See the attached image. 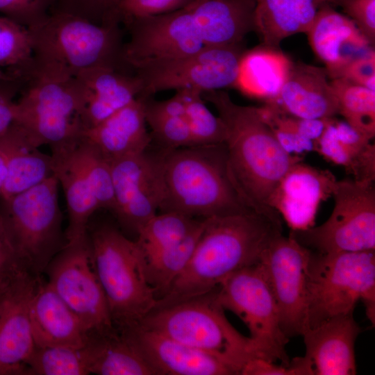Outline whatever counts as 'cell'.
<instances>
[{"mask_svg":"<svg viewBox=\"0 0 375 375\" xmlns=\"http://www.w3.org/2000/svg\"><path fill=\"white\" fill-rule=\"evenodd\" d=\"M34 65L28 28L0 15V68L22 82Z\"/></svg>","mask_w":375,"mask_h":375,"instance_id":"d590c367","label":"cell"},{"mask_svg":"<svg viewBox=\"0 0 375 375\" xmlns=\"http://www.w3.org/2000/svg\"><path fill=\"white\" fill-rule=\"evenodd\" d=\"M160 170V212L206 219L252 209L231 179L224 143L162 149Z\"/></svg>","mask_w":375,"mask_h":375,"instance_id":"3957f363","label":"cell"},{"mask_svg":"<svg viewBox=\"0 0 375 375\" xmlns=\"http://www.w3.org/2000/svg\"><path fill=\"white\" fill-rule=\"evenodd\" d=\"M338 78H344L375 91V52L358 57L347 64Z\"/></svg>","mask_w":375,"mask_h":375,"instance_id":"7dc6e473","label":"cell"},{"mask_svg":"<svg viewBox=\"0 0 375 375\" xmlns=\"http://www.w3.org/2000/svg\"><path fill=\"white\" fill-rule=\"evenodd\" d=\"M306 33L312 51L324 63L332 79L338 78L351 61L373 50L355 23L331 5L318 11Z\"/></svg>","mask_w":375,"mask_h":375,"instance_id":"7402d4cb","label":"cell"},{"mask_svg":"<svg viewBox=\"0 0 375 375\" xmlns=\"http://www.w3.org/2000/svg\"><path fill=\"white\" fill-rule=\"evenodd\" d=\"M83 350L90 374L156 375L132 341L116 326L89 333Z\"/></svg>","mask_w":375,"mask_h":375,"instance_id":"f546056e","label":"cell"},{"mask_svg":"<svg viewBox=\"0 0 375 375\" xmlns=\"http://www.w3.org/2000/svg\"><path fill=\"white\" fill-rule=\"evenodd\" d=\"M130 33L124 60L133 72L143 65L194 53L204 45L192 17L184 7L155 16L124 22Z\"/></svg>","mask_w":375,"mask_h":375,"instance_id":"9a60e30c","label":"cell"},{"mask_svg":"<svg viewBox=\"0 0 375 375\" xmlns=\"http://www.w3.org/2000/svg\"><path fill=\"white\" fill-rule=\"evenodd\" d=\"M242 375H311L310 367L303 357H297L288 365H277L261 358L249 360L242 369Z\"/></svg>","mask_w":375,"mask_h":375,"instance_id":"f6af8a7d","label":"cell"},{"mask_svg":"<svg viewBox=\"0 0 375 375\" xmlns=\"http://www.w3.org/2000/svg\"><path fill=\"white\" fill-rule=\"evenodd\" d=\"M314 151L345 167L354 179L368 180L375 176L374 144L346 121L329 118L322 134L314 143Z\"/></svg>","mask_w":375,"mask_h":375,"instance_id":"f1b7e54d","label":"cell"},{"mask_svg":"<svg viewBox=\"0 0 375 375\" xmlns=\"http://www.w3.org/2000/svg\"><path fill=\"white\" fill-rule=\"evenodd\" d=\"M0 151L6 166L0 199L10 198L54 176L51 155L40 151L15 123L0 137Z\"/></svg>","mask_w":375,"mask_h":375,"instance_id":"83f0119b","label":"cell"},{"mask_svg":"<svg viewBox=\"0 0 375 375\" xmlns=\"http://www.w3.org/2000/svg\"><path fill=\"white\" fill-rule=\"evenodd\" d=\"M143 98L137 97L82 136L109 162L147 150L151 137L147 128Z\"/></svg>","mask_w":375,"mask_h":375,"instance_id":"484cf974","label":"cell"},{"mask_svg":"<svg viewBox=\"0 0 375 375\" xmlns=\"http://www.w3.org/2000/svg\"><path fill=\"white\" fill-rule=\"evenodd\" d=\"M26 374L85 375L90 372L83 347L37 346L27 362Z\"/></svg>","mask_w":375,"mask_h":375,"instance_id":"74e56055","label":"cell"},{"mask_svg":"<svg viewBox=\"0 0 375 375\" xmlns=\"http://www.w3.org/2000/svg\"><path fill=\"white\" fill-rule=\"evenodd\" d=\"M137 324L213 356L234 374H240L249 360L258 358L249 337L238 332L226 317L217 288L155 308Z\"/></svg>","mask_w":375,"mask_h":375,"instance_id":"277c9868","label":"cell"},{"mask_svg":"<svg viewBox=\"0 0 375 375\" xmlns=\"http://www.w3.org/2000/svg\"><path fill=\"white\" fill-rule=\"evenodd\" d=\"M359 301L374 324L375 250L321 253L312 251L307 283V326L353 313ZM304 332V331H303Z\"/></svg>","mask_w":375,"mask_h":375,"instance_id":"ba28073f","label":"cell"},{"mask_svg":"<svg viewBox=\"0 0 375 375\" xmlns=\"http://www.w3.org/2000/svg\"><path fill=\"white\" fill-rule=\"evenodd\" d=\"M328 119H304L292 116V121L297 131L314 143L322 134Z\"/></svg>","mask_w":375,"mask_h":375,"instance_id":"f907efd6","label":"cell"},{"mask_svg":"<svg viewBox=\"0 0 375 375\" xmlns=\"http://www.w3.org/2000/svg\"><path fill=\"white\" fill-rule=\"evenodd\" d=\"M312 251L291 235L274 238L258 264L278 311L281 328L289 339L303 334L307 326V283Z\"/></svg>","mask_w":375,"mask_h":375,"instance_id":"5bb4252c","label":"cell"},{"mask_svg":"<svg viewBox=\"0 0 375 375\" xmlns=\"http://www.w3.org/2000/svg\"><path fill=\"white\" fill-rule=\"evenodd\" d=\"M74 78L84 131L131 103L142 91V81L136 74L114 67L90 68Z\"/></svg>","mask_w":375,"mask_h":375,"instance_id":"ffe728a7","label":"cell"},{"mask_svg":"<svg viewBox=\"0 0 375 375\" xmlns=\"http://www.w3.org/2000/svg\"><path fill=\"white\" fill-rule=\"evenodd\" d=\"M292 63L284 53L270 47L244 53L235 86L250 97L271 101L278 94Z\"/></svg>","mask_w":375,"mask_h":375,"instance_id":"4dcf8cb0","label":"cell"},{"mask_svg":"<svg viewBox=\"0 0 375 375\" xmlns=\"http://www.w3.org/2000/svg\"><path fill=\"white\" fill-rule=\"evenodd\" d=\"M19 90L13 123L36 147L51 148L81 137V97L74 76L34 60Z\"/></svg>","mask_w":375,"mask_h":375,"instance_id":"8992f818","label":"cell"},{"mask_svg":"<svg viewBox=\"0 0 375 375\" xmlns=\"http://www.w3.org/2000/svg\"><path fill=\"white\" fill-rule=\"evenodd\" d=\"M40 276L28 274L6 292L0 307V375L26 374L36 344L29 303Z\"/></svg>","mask_w":375,"mask_h":375,"instance_id":"ac0fdd59","label":"cell"},{"mask_svg":"<svg viewBox=\"0 0 375 375\" xmlns=\"http://www.w3.org/2000/svg\"><path fill=\"white\" fill-rule=\"evenodd\" d=\"M28 274L31 273L17 256L0 222V288L10 287Z\"/></svg>","mask_w":375,"mask_h":375,"instance_id":"bcb514c9","label":"cell"},{"mask_svg":"<svg viewBox=\"0 0 375 375\" xmlns=\"http://www.w3.org/2000/svg\"><path fill=\"white\" fill-rule=\"evenodd\" d=\"M254 26L264 46L273 49L301 33L292 0H256Z\"/></svg>","mask_w":375,"mask_h":375,"instance_id":"e575fe53","label":"cell"},{"mask_svg":"<svg viewBox=\"0 0 375 375\" xmlns=\"http://www.w3.org/2000/svg\"><path fill=\"white\" fill-rule=\"evenodd\" d=\"M185 118L187 121L192 146L223 144L226 137L225 125L214 115L203 101L201 92L184 89Z\"/></svg>","mask_w":375,"mask_h":375,"instance_id":"8d00e7d4","label":"cell"},{"mask_svg":"<svg viewBox=\"0 0 375 375\" xmlns=\"http://www.w3.org/2000/svg\"><path fill=\"white\" fill-rule=\"evenodd\" d=\"M282 231L278 212L250 209L206 218L188 264L165 294L157 300L155 308L217 288L235 272L257 263L262 251Z\"/></svg>","mask_w":375,"mask_h":375,"instance_id":"6da1fadb","label":"cell"},{"mask_svg":"<svg viewBox=\"0 0 375 375\" xmlns=\"http://www.w3.org/2000/svg\"><path fill=\"white\" fill-rule=\"evenodd\" d=\"M201 94L215 106L225 125L228 169L239 195L255 210L278 212L268 205L269 199L301 158L281 147L256 107L238 105L221 90Z\"/></svg>","mask_w":375,"mask_h":375,"instance_id":"7a4b0ae2","label":"cell"},{"mask_svg":"<svg viewBox=\"0 0 375 375\" xmlns=\"http://www.w3.org/2000/svg\"><path fill=\"white\" fill-rule=\"evenodd\" d=\"M120 24L100 25L56 12L28 28L34 60L76 76L108 67L132 72L124 60Z\"/></svg>","mask_w":375,"mask_h":375,"instance_id":"5b68a950","label":"cell"},{"mask_svg":"<svg viewBox=\"0 0 375 375\" xmlns=\"http://www.w3.org/2000/svg\"><path fill=\"white\" fill-rule=\"evenodd\" d=\"M243 53L240 44L203 46L188 56L140 67L133 70L142 84L140 96L168 90L204 92L235 86Z\"/></svg>","mask_w":375,"mask_h":375,"instance_id":"7c38bea8","label":"cell"},{"mask_svg":"<svg viewBox=\"0 0 375 375\" xmlns=\"http://www.w3.org/2000/svg\"><path fill=\"white\" fill-rule=\"evenodd\" d=\"M13 82H19V81L8 72L0 68V83L4 84Z\"/></svg>","mask_w":375,"mask_h":375,"instance_id":"f5cc1de1","label":"cell"},{"mask_svg":"<svg viewBox=\"0 0 375 375\" xmlns=\"http://www.w3.org/2000/svg\"><path fill=\"white\" fill-rule=\"evenodd\" d=\"M12 286V285H11ZM0 288V307L7 290L11 287Z\"/></svg>","mask_w":375,"mask_h":375,"instance_id":"db71d44e","label":"cell"},{"mask_svg":"<svg viewBox=\"0 0 375 375\" xmlns=\"http://www.w3.org/2000/svg\"><path fill=\"white\" fill-rule=\"evenodd\" d=\"M29 317L38 347L82 348L88 341L82 322L40 277L30 299Z\"/></svg>","mask_w":375,"mask_h":375,"instance_id":"d4e9b609","label":"cell"},{"mask_svg":"<svg viewBox=\"0 0 375 375\" xmlns=\"http://www.w3.org/2000/svg\"><path fill=\"white\" fill-rule=\"evenodd\" d=\"M79 139L51 147L53 175L62 188L67 202V242L87 237L89 220L100 209L81 160Z\"/></svg>","mask_w":375,"mask_h":375,"instance_id":"603a6c76","label":"cell"},{"mask_svg":"<svg viewBox=\"0 0 375 375\" xmlns=\"http://www.w3.org/2000/svg\"><path fill=\"white\" fill-rule=\"evenodd\" d=\"M193 0H121L122 23L137 17L155 16L180 10Z\"/></svg>","mask_w":375,"mask_h":375,"instance_id":"7bdbcfd3","label":"cell"},{"mask_svg":"<svg viewBox=\"0 0 375 375\" xmlns=\"http://www.w3.org/2000/svg\"><path fill=\"white\" fill-rule=\"evenodd\" d=\"M88 236L114 326L124 328L140 323L157 303L141 248L110 226H100Z\"/></svg>","mask_w":375,"mask_h":375,"instance_id":"52a82bcc","label":"cell"},{"mask_svg":"<svg viewBox=\"0 0 375 375\" xmlns=\"http://www.w3.org/2000/svg\"><path fill=\"white\" fill-rule=\"evenodd\" d=\"M53 0H0V13L29 28L50 12Z\"/></svg>","mask_w":375,"mask_h":375,"instance_id":"b9f144b4","label":"cell"},{"mask_svg":"<svg viewBox=\"0 0 375 375\" xmlns=\"http://www.w3.org/2000/svg\"><path fill=\"white\" fill-rule=\"evenodd\" d=\"M119 329L132 341L156 375L234 374L213 356L139 324Z\"/></svg>","mask_w":375,"mask_h":375,"instance_id":"d6986e66","label":"cell"},{"mask_svg":"<svg viewBox=\"0 0 375 375\" xmlns=\"http://www.w3.org/2000/svg\"><path fill=\"white\" fill-rule=\"evenodd\" d=\"M331 196L334 207L324 223L291 231L290 235L321 253L375 250L374 182L354 178L336 181Z\"/></svg>","mask_w":375,"mask_h":375,"instance_id":"30bf717a","label":"cell"},{"mask_svg":"<svg viewBox=\"0 0 375 375\" xmlns=\"http://www.w3.org/2000/svg\"><path fill=\"white\" fill-rule=\"evenodd\" d=\"M121 0H53L50 12L74 15L100 25L120 24Z\"/></svg>","mask_w":375,"mask_h":375,"instance_id":"ab89813d","label":"cell"},{"mask_svg":"<svg viewBox=\"0 0 375 375\" xmlns=\"http://www.w3.org/2000/svg\"><path fill=\"white\" fill-rule=\"evenodd\" d=\"M53 176L8 199H0V222L22 264L40 276L67 243Z\"/></svg>","mask_w":375,"mask_h":375,"instance_id":"9c48e42d","label":"cell"},{"mask_svg":"<svg viewBox=\"0 0 375 375\" xmlns=\"http://www.w3.org/2000/svg\"><path fill=\"white\" fill-rule=\"evenodd\" d=\"M372 44L375 41V0H335Z\"/></svg>","mask_w":375,"mask_h":375,"instance_id":"ee69618b","label":"cell"},{"mask_svg":"<svg viewBox=\"0 0 375 375\" xmlns=\"http://www.w3.org/2000/svg\"><path fill=\"white\" fill-rule=\"evenodd\" d=\"M331 84L338 101V114L372 141L375 136V91L344 78H333Z\"/></svg>","mask_w":375,"mask_h":375,"instance_id":"d6a6232c","label":"cell"},{"mask_svg":"<svg viewBox=\"0 0 375 375\" xmlns=\"http://www.w3.org/2000/svg\"><path fill=\"white\" fill-rule=\"evenodd\" d=\"M202 219L174 212L156 214L139 230L136 242L147 258L184 239Z\"/></svg>","mask_w":375,"mask_h":375,"instance_id":"836d02e7","label":"cell"},{"mask_svg":"<svg viewBox=\"0 0 375 375\" xmlns=\"http://www.w3.org/2000/svg\"><path fill=\"white\" fill-rule=\"evenodd\" d=\"M16 85L0 88V137L6 133L14 122L15 101L12 97L19 89Z\"/></svg>","mask_w":375,"mask_h":375,"instance_id":"681fc988","label":"cell"},{"mask_svg":"<svg viewBox=\"0 0 375 375\" xmlns=\"http://www.w3.org/2000/svg\"><path fill=\"white\" fill-rule=\"evenodd\" d=\"M44 272L48 284L78 316L89 333L115 326L96 271L88 235L67 242Z\"/></svg>","mask_w":375,"mask_h":375,"instance_id":"4fadbf2b","label":"cell"},{"mask_svg":"<svg viewBox=\"0 0 375 375\" xmlns=\"http://www.w3.org/2000/svg\"><path fill=\"white\" fill-rule=\"evenodd\" d=\"M6 177V166L4 157L0 151V194Z\"/></svg>","mask_w":375,"mask_h":375,"instance_id":"816d5d0a","label":"cell"},{"mask_svg":"<svg viewBox=\"0 0 375 375\" xmlns=\"http://www.w3.org/2000/svg\"><path fill=\"white\" fill-rule=\"evenodd\" d=\"M78 149L99 208L113 213L115 201L110 162L83 136L78 141Z\"/></svg>","mask_w":375,"mask_h":375,"instance_id":"f35d334b","label":"cell"},{"mask_svg":"<svg viewBox=\"0 0 375 375\" xmlns=\"http://www.w3.org/2000/svg\"><path fill=\"white\" fill-rule=\"evenodd\" d=\"M336 181L330 172L301 160L284 175L268 205L283 217L292 231L307 229L314 226L319 206L331 196Z\"/></svg>","mask_w":375,"mask_h":375,"instance_id":"e0dca14e","label":"cell"},{"mask_svg":"<svg viewBox=\"0 0 375 375\" xmlns=\"http://www.w3.org/2000/svg\"><path fill=\"white\" fill-rule=\"evenodd\" d=\"M361 331L353 313L328 319L302 335L312 375L356 374L355 342Z\"/></svg>","mask_w":375,"mask_h":375,"instance_id":"44dd1931","label":"cell"},{"mask_svg":"<svg viewBox=\"0 0 375 375\" xmlns=\"http://www.w3.org/2000/svg\"><path fill=\"white\" fill-rule=\"evenodd\" d=\"M217 298L224 310L241 319L248 328L258 358L288 365V338L280 323L276 301L257 263L226 278L217 288Z\"/></svg>","mask_w":375,"mask_h":375,"instance_id":"8fae6325","label":"cell"},{"mask_svg":"<svg viewBox=\"0 0 375 375\" xmlns=\"http://www.w3.org/2000/svg\"><path fill=\"white\" fill-rule=\"evenodd\" d=\"M150 127L151 140L163 149H175L192 146V138L184 116L145 115Z\"/></svg>","mask_w":375,"mask_h":375,"instance_id":"60d3db41","label":"cell"},{"mask_svg":"<svg viewBox=\"0 0 375 375\" xmlns=\"http://www.w3.org/2000/svg\"><path fill=\"white\" fill-rule=\"evenodd\" d=\"M328 78L325 68L293 62L278 94L266 102L299 118L333 117L338 114V105Z\"/></svg>","mask_w":375,"mask_h":375,"instance_id":"cb8c5ba5","label":"cell"},{"mask_svg":"<svg viewBox=\"0 0 375 375\" xmlns=\"http://www.w3.org/2000/svg\"><path fill=\"white\" fill-rule=\"evenodd\" d=\"M301 33H306L318 11L325 6L334 5L335 0H292Z\"/></svg>","mask_w":375,"mask_h":375,"instance_id":"c3c4849f","label":"cell"},{"mask_svg":"<svg viewBox=\"0 0 375 375\" xmlns=\"http://www.w3.org/2000/svg\"><path fill=\"white\" fill-rule=\"evenodd\" d=\"M256 0H193L190 12L204 46L240 44L255 31Z\"/></svg>","mask_w":375,"mask_h":375,"instance_id":"4316f807","label":"cell"},{"mask_svg":"<svg viewBox=\"0 0 375 375\" xmlns=\"http://www.w3.org/2000/svg\"><path fill=\"white\" fill-rule=\"evenodd\" d=\"M148 149L110 162L115 201L113 214L136 233L157 214L162 199L160 152L151 153Z\"/></svg>","mask_w":375,"mask_h":375,"instance_id":"2e32d148","label":"cell"},{"mask_svg":"<svg viewBox=\"0 0 375 375\" xmlns=\"http://www.w3.org/2000/svg\"><path fill=\"white\" fill-rule=\"evenodd\" d=\"M204 225L203 219L184 239L145 258L147 279L157 300L165 294L188 264Z\"/></svg>","mask_w":375,"mask_h":375,"instance_id":"1f68e13d","label":"cell"}]
</instances>
